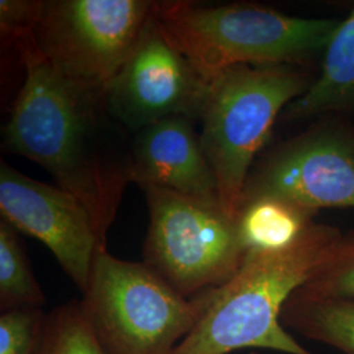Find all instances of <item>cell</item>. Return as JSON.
<instances>
[{
  "mask_svg": "<svg viewBox=\"0 0 354 354\" xmlns=\"http://www.w3.org/2000/svg\"><path fill=\"white\" fill-rule=\"evenodd\" d=\"M106 354H172L203 317L205 295L185 298L145 263L95 256L79 302Z\"/></svg>",
  "mask_w": 354,
  "mask_h": 354,
  "instance_id": "5",
  "label": "cell"
},
{
  "mask_svg": "<svg viewBox=\"0 0 354 354\" xmlns=\"http://www.w3.org/2000/svg\"><path fill=\"white\" fill-rule=\"evenodd\" d=\"M44 8V1L36 0H1L0 30L6 42L32 32L37 26Z\"/></svg>",
  "mask_w": 354,
  "mask_h": 354,
  "instance_id": "19",
  "label": "cell"
},
{
  "mask_svg": "<svg viewBox=\"0 0 354 354\" xmlns=\"http://www.w3.org/2000/svg\"><path fill=\"white\" fill-rule=\"evenodd\" d=\"M0 213L16 231L44 243L79 290H87L95 256L104 250L88 210L75 196L1 160Z\"/></svg>",
  "mask_w": 354,
  "mask_h": 354,
  "instance_id": "10",
  "label": "cell"
},
{
  "mask_svg": "<svg viewBox=\"0 0 354 354\" xmlns=\"http://www.w3.org/2000/svg\"><path fill=\"white\" fill-rule=\"evenodd\" d=\"M311 83L304 67L290 64L234 66L210 83L200 138L231 218L238 219L257 152L285 108Z\"/></svg>",
  "mask_w": 354,
  "mask_h": 354,
  "instance_id": "4",
  "label": "cell"
},
{
  "mask_svg": "<svg viewBox=\"0 0 354 354\" xmlns=\"http://www.w3.org/2000/svg\"><path fill=\"white\" fill-rule=\"evenodd\" d=\"M37 354H106L96 340L79 302L54 308L45 317Z\"/></svg>",
  "mask_w": 354,
  "mask_h": 354,
  "instance_id": "16",
  "label": "cell"
},
{
  "mask_svg": "<svg viewBox=\"0 0 354 354\" xmlns=\"http://www.w3.org/2000/svg\"><path fill=\"white\" fill-rule=\"evenodd\" d=\"M46 314L42 308H13L0 315V354H37Z\"/></svg>",
  "mask_w": 354,
  "mask_h": 354,
  "instance_id": "18",
  "label": "cell"
},
{
  "mask_svg": "<svg viewBox=\"0 0 354 354\" xmlns=\"http://www.w3.org/2000/svg\"><path fill=\"white\" fill-rule=\"evenodd\" d=\"M259 198L282 200L311 216L354 209L353 125L329 115L273 149L253 165L241 207Z\"/></svg>",
  "mask_w": 354,
  "mask_h": 354,
  "instance_id": "8",
  "label": "cell"
},
{
  "mask_svg": "<svg viewBox=\"0 0 354 354\" xmlns=\"http://www.w3.org/2000/svg\"><path fill=\"white\" fill-rule=\"evenodd\" d=\"M153 15L165 38L207 83L234 66L304 67L326 50L342 23L297 17L256 4L156 1Z\"/></svg>",
  "mask_w": 354,
  "mask_h": 354,
  "instance_id": "3",
  "label": "cell"
},
{
  "mask_svg": "<svg viewBox=\"0 0 354 354\" xmlns=\"http://www.w3.org/2000/svg\"><path fill=\"white\" fill-rule=\"evenodd\" d=\"M281 323L308 340L354 354V298L320 297L298 288L282 308Z\"/></svg>",
  "mask_w": 354,
  "mask_h": 354,
  "instance_id": "13",
  "label": "cell"
},
{
  "mask_svg": "<svg viewBox=\"0 0 354 354\" xmlns=\"http://www.w3.org/2000/svg\"><path fill=\"white\" fill-rule=\"evenodd\" d=\"M342 236L340 228L314 221L283 250L250 251L232 279L203 292V317L172 354H230L245 348L313 354L282 326L281 313Z\"/></svg>",
  "mask_w": 354,
  "mask_h": 354,
  "instance_id": "2",
  "label": "cell"
},
{
  "mask_svg": "<svg viewBox=\"0 0 354 354\" xmlns=\"http://www.w3.org/2000/svg\"><path fill=\"white\" fill-rule=\"evenodd\" d=\"M354 112V8L344 19L324 50L322 73L285 108L282 121Z\"/></svg>",
  "mask_w": 354,
  "mask_h": 354,
  "instance_id": "12",
  "label": "cell"
},
{
  "mask_svg": "<svg viewBox=\"0 0 354 354\" xmlns=\"http://www.w3.org/2000/svg\"><path fill=\"white\" fill-rule=\"evenodd\" d=\"M46 297L35 279L16 230L0 222V310L42 308Z\"/></svg>",
  "mask_w": 354,
  "mask_h": 354,
  "instance_id": "15",
  "label": "cell"
},
{
  "mask_svg": "<svg viewBox=\"0 0 354 354\" xmlns=\"http://www.w3.org/2000/svg\"><path fill=\"white\" fill-rule=\"evenodd\" d=\"M145 0L44 1L38 48L70 83L104 96L155 11Z\"/></svg>",
  "mask_w": 354,
  "mask_h": 354,
  "instance_id": "7",
  "label": "cell"
},
{
  "mask_svg": "<svg viewBox=\"0 0 354 354\" xmlns=\"http://www.w3.org/2000/svg\"><path fill=\"white\" fill-rule=\"evenodd\" d=\"M131 183L221 205L200 133L187 117L165 118L133 134Z\"/></svg>",
  "mask_w": 354,
  "mask_h": 354,
  "instance_id": "11",
  "label": "cell"
},
{
  "mask_svg": "<svg viewBox=\"0 0 354 354\" xmlns=\"http://www.w3.org/2000/svg\"><path fill=\"white\" fill-rule=\"evenodd\" d=\"M7 44L19 51L24 79L3 127V149L44 167L75 196L106 250L108 231L131 183L133 136L108 113L104 96L76 87L51 66L33 30Z\"/></svg>",
  "mask_w": 354,
  "mask_h": 354,
  "instance_id": "1",
  "label": "cell"
},
{
  "mask_svg": "<svg viewBox=\"0 0 354 354\" xmlns=\"http://www.w3.org/2000/svg\"><path fill=\"white\" fill-rule=\"evenodd\" d=\"M314 216L277 198H259L244 203L238 215L241 241L250 251H279L291 245Z\"/></svg>",
  "mask_w": 354,
  "mask_h": 354,
  "instance_id": "14",
  "label": "cell"
},
{
  "mask_svg": "<svg viewBox=\"0 0 354 354\" xmlns=\"http://www.w3.org/2000/svg\"><path fill=\"white\" fill-rule=\"evenodd\" d=\"M150 214L143 257L185 298L213 290L232 279L248 251L238 219L221 205L159 187H143Z\"/></svg>",
  "mask_w": 354,
  "mask_h": 354,
  "instance_id": "6",
  "label": "cell"
},
{
  "mask_svg": "<svg viewBox=\"0 0 354 354\" xmlns=\"http://www.w3.org/2000/svg\"><path fill=\"white\" fill-rule=\"evenodd\" d=\"M209 86L165 38L152 13L137 45L106 89L105 104L114 121L133 136L171 117L200 121Z\"/></svg>",
  "mask_w": 354,
  "mask_h": 354,
  "instance_id": "9",
  "label": "cell"
},
{
  "mask_svg": "<svg viewBox=\"0 0 354 354\" xmlns=\"http://www.w3.org/2000/svg\"><path fill=\"white\" fill-rule=\"evenodd\" d=\"M299 289L320 297L354 298V232L344 234Z\"/></svg>",
  "mask_w": 354,
  "mask_h": 354,
  "instance_id": "17",
  "label": "cell"
}]
</instances>
